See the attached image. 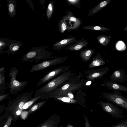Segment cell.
Segmentation results:
<instances>
[{
  "instance_id": "cell-1",
  "label": "cell",
  "mask_w": 127,
  "mask_h": 127,
  "mask_svg": "<svg viewBox=\"0 0 127 127\" xmlns=\"http://www.w3.org/2000/svg\"><path fill=\"white\" fill-rule=\"evenodd\" d=\"M71 70H68L52 80L41 88L36 90L34 97L43 95L41 98H49L50 95L58 88L73 79Z\"/></svg>"
},
{
  "instance_id": "cell-2",
  "label": "cell",
  "mask_w": 127,
  "mask_h": 127,
  "mask_svg": "<svg viewBox=\"0 0 127 127\" xmlns=\"http://www.w3.org/2000/svg\"><path fill=\"white\" fill-rule=\"evenodd\" d=\"M47 48L44 46L33 47L23 56L21 60L23 62L28 61L37 63L43 60L54 58V56H52V53L46 50Z\"/></svg>"
},
{
  "instance_id": "cell-3",
  "label": "cell",
  "mask_w": 127,
  "mask_h": 127,
  "mask_svg": "<svg viewBox=\"0 0 127 127\" xmlns=\"http://www.w3.org/2000/svg\"><path fill=\"white\" fill-rule=\"evenodd\" d=\"M76 79L66 84L56 90L50 95L49 97L56 96H66L70 97L73 95L72 93L84 86L85 81L83 80L80 82H75Z\"/></svg>"
},
{
  "instance_id": "cell-4",
  "label": "cell",
  "mask_w": 127,
  "mask_h": 127,
  "mask_svg": "<svg viewBox=\"0 0 127 127\" xmlns=\"http://www.w3.org/2000/svg\"><path fill=\"white\" fill-rule=\"evenodd\" d=\"M18 72V70L16 67H12L9 74L10 80V92L14 94L22 91L25 88L28 83L27 81L21 82L16 80V76Z\"/></svg>"
},
{
  "instance_id": "cell-5",
  "label": "cell",
  "mask_w": 127,
  "mask_h": 127,
  "mask_svg": "<svg viewBox=\"0 0 127 127\" xmlns=\"http://www.w3.org/2000/svg\"><path fill=\"white\" fill-rule=\"evenodd\" d=\"M101 95L106 101L127 110V99L119 92H115L112 93L104 92L101 93Z\"/></svg>"
},
{
  "instance_id": "cell-6",
  "label": "cell",
  "mask_w": 127,
  "mask_h": 127,
  "mask_svg": "<svg viewBox=\"0 0 127 127\" xmlns=\"http://www.w3.org/2000/svg\"><path fill=\"white\" fill-rule=\"evenodd\" d=\"M67 58L66 57H55L50 60L43 61L33 65L30 71L31 73L41 70L52 66L58 64L64 63Z\"/></svg>"
},
{
  "instance_id": "cell-7",
  "label": "cell",
  "mask_w": 127,
  "mask_h": 127,
  "mask_svg": "<svg viewBox=\"0 0 127 127\" xmlns=\"http://www.w3.org/2000/svg\"><path fill=\"white\" fill-rule=\"evenodd\" d=\"M64 21L68 32L77 29L82 23V21L75 16L69 10L67 11L65 15L62 18Z\"/></svg>"
},
{
  "instance_id": "cell-8",
  "label": "cell",
  "mask_w": 127,
  "mask_h": 127,
  "mask_svg": "<svg viewBox=\"0 0 127 127\" xmlns=\"http://www.w3.org/2000/svg\"><path fill=\"white\" fill-rule=\"evenodd\" d=\"M97 103L100 105L103 110L113 117L122 118L123 113V110L112 103L106 101V102L100 101Z\"/></svg>"
},
{
  "instance_id": "cell-9",
  "label": "cell",
  "mask_w": 127,
  "mask_h": 127,
  "mask_svg": "<svg viewBox=\"0 0 127 127\" xmlns=\"http://www.w3.org/2000/svg\"><path fill=\"white\" fill-rule=\"evenodd\" d=\"M69 68V66L65 65L60 66L52 70L40 79L37 86L42 85L53 78L57 77L63 72L68 71Z\"/></svg>"
},
{
  "instance_id": "cell-10",
  "label": "cell",
  "mask_w": 127,
  "mask_h": 127,
  "mask_svg": "<svg viewBox=\"0 0 127 127\" xmlns=\"http://www.w3.org/2000/svg\"><path fill=\"white\" fill-rule=\"evenodd\" d=\"M109 71L108 68L105 67L93 70H88L84 72L86 77L88 80L93 81L101 78Z\"/></svg>"
},
{
  "instance_id": "cell-11",
  "label": "cell",
  "mask_w": 127,
  "mask_h": 127,
  "mask_svg": "<svg viewBox=\"0 0 127 127\" xmlns=\"http://www.w3.org/2000/svg\"><path fill=\"white\" fill-rule=\"evenodd\" d=\"M107 88L115 92L122 91L127 92V88L126 86L111 80H107L102 84Z\"/></svg>"
},
{
  "instance_id": "cell-12",
  "label": "cell",
  "mask_w": 127,
  "mask_h": 127,
  "mask_svg": "<svg viewBox=\"0 0 127 127\" xmlns=\"http://www.w3.org/2000/svg\"><path fill=\"white\" fill-rule=\"evenodd\" d=\"M110 78L111 80L122 83L127 81V75L125 70L119 69L114 71Z\"/></svg>"
},
{
  "instance_id": "cell-13",
  "label": "cell",
  "mask_w": 127,
  "mask_h": 127,
  "mask_svg": "<svg viewBox=\"0 0 127 127\" xmlns=\"http://www.w3.org/2000/svg\"><path fill=\"white\" fill-rule=\"evenodd\" d=\"M78 41L77 40L75 37L65 38L55 43L53 45V48L54 50L58 51L68 45L77 42Z\"/></svg>"
},
{
  "instance_id": "cell-14",
  "label": "cell",
  "mask_w": 127,
  "mask_h": 127,
  "mask_svg": "<svg viewBox=\"0 0 127 127\" xmlns=\"http://www.w3.org/2000/svg\"><path fill=\"white\" fill-rule=\"evenodd\" d=\"M88 43V42L86 39L79 41L76 43L68 45L64 49L68 50L69 51L79 50L86 47Z\"/></svg>"
},
{
  "instance_id": "cell-15",
  "label": "cell",
  "mask_w": 127,
  "mask_h": 127,
  "mask_svg": "<svg viewBox=\"0 0 127 127\" xmlns=\"http://www.w3.org/2000/svg\"><path fill=\"white\" fill-rule=\"evenodd\" d=\"M24 44L20 41L14 40L13 42L10 43L9 48L5 52L9 55L10 54H16V52L18 51L21 47Z\"/></svg>"
},
{
  "instance_id": "cell-16",
  "label": "cell",
  "mask_w": 127,
  "mask_h": 127,
  "mask_svg": "<svg viewBox=\"0 0 127 127\" xmlns=\"http://www.w3.org/2000/svg\"><path fill=\"white\" fill-rule=\"evenodd\" d=\"M101 55L100 53L97 52L96 56L93 59L88 67L92 68L104 64H105V62Z\"/></svg>"
},
{
  "instance_id": "cell-17",
  "label": "cell",
  "mask_w": 127,
  "mask_h": 127,
  "mask_svg": "<svg viewBox=\"0 0 127 127\" xmlns=\"http://www.w3.org/2000/svg\"><path fill=\"white\" fill-rule=\"evenodd\" d=\"M111 0H106L101 1L98 4L89 10L88 16H91L98 12L108 5Z\"/></svg>"
},
{
  "instance_id": "cell-18",
  "label": "cell",
  "mask_w": 127,
  "mask_h": 127,
  "mask_svg": "<svg viewBox=\"0 0 127 127\" xmlns=\"http://www.w3.org/2000/svg\"><path fill=\"white\" fill-rule=\"evenodd\" d=\"M93 49H88L81 51L79 53L82 61L85 62L89 61L95 52Z\"/></svg>"
},
{
  "instance_id": "cell-19",
  "label": "cell",
  "mask_w": 127,
  "mask_h": 127,
  "mask_svg": "<svg viewBox=\"0 0 127 127\" xmlns=\"http://www.w3.org/2000/svg\"><path fill=\"white\" fill-rule=\"evenodd\" d=\"M7 5L8 14L13 18L16 13V1L15 0H7Z\"/></svg>"
},
{
  "instance_id": "cell-20",
  "label": "cell",
  "mask_w": 127,
  "mask_h": 127,
  "mask_svg": "<svg viewBox=\"0 0 127 127\" xmlns=\"http://www.w3.org/2000/svg\"><path fill=\"white\" fill-rule=\"evenodd\" d=\"M14 41V40H11L6 38H0V54L5 52L3 50L6 47L9 46L10 43Z\"/></svg>"
},
{
  "instance_id": "cell-21",
  "label": "cell",
  "mask_w": 127,
  "mask_h": 127,
  "mask_svg": "<svg viewBox=\"0 0 127 127\" xmlns=\"http://www.w3.org/2000/svg\"><path fill=\"white\" fill-rule=\"evenodd\" d=\"M111 37L110 36L101 35L98 36L96 38L99 43L103 46H106L108 45Z\"/></svg>"
},
{
  "instance_id": "cell-22",
  "label": "cell",
  "mask_w": 127,
  "mask_h": 127,
  "mask_svg": "<svg viewBox=\"0 0 127 127\" xmlns=\"http://www.w3.org/2000/svg\"><path fill=\"white\" fill-rule=\"evenodd\" d=\"M54 97L63 102L68 103H74L78 101L76 100L73 98H71L66 96H56Z\"/></svg>"
},
{
  "instance_id": "cell-23",
  "label": "cell",
  "mask_w": 127,
  "mask_h": 127,
  "mask_svg": "<svg viewBox=\"0 0 127 127\" xmlns=\"http://www.w3.org/2000/svg\"><path fill=\"white\" fill-rule=\"evenodd\" d=\"M54 8V1H50L48 5L46 10V16L48 20H50L52 15Z\"/></svg>"
},
{
  "instance_id": "cell-24",
  "label": "cell",
  "mask_w": 127,
  "mask_h": 127,
  "mask_svg": "<svg viewBox=\"0 0 127 127\" xmlns=\"http://www.w3.org/2000/svg\"><path fill=\"white\" fill-rule=\"evenodd\" d=\"M82 29L87 30H92L99 31H109L110 30L109 28L98 26H85L82 27Z\"/></svg>"
},
{
  "instance_id": "cell-25",
  "label": "cell",
  "mask_w": 127,
  "mask_h": 127,
  "mask_svg": "<svg viewBox=\"0 0 127 127\" xmlns=\"http://www.w3.org/2000/svg\"><path fill=\"white\" fill-rule=\"evenodd\" d=\"M58 28V31L61 33H64L66 30H67L66 25L62 18L59 21Z\"/></svg>"
},
{
  "instance_id": "cell-26",
  "label": "cell",
  "mask_w": 127,
  "mask_h": 127,
  "mask_svg": "<svg viewBox=\"0 0 127 127\" xmlns=\"http://www.w3.org/2000/svg\"><path fill=\"white\" fill-rule=\"evenodd\" d=\"M66 1L68 4L74 5L76 7L80 2V0H66Z\"/></svg>"
},
{
  "instance_id": "cell-27",
  "label": "cell",
  "mask_w": 127,
  "mask_h": 127,
  "mask_svg": "<svg viewBox=\"0 0 127 127\" xmlns=\"http://www.w3.org/2000/svg\"><path fill=\"white\" fill-rule=\"evenodd\" d=\"M111 127H127V120L123 121L118 124L113 125Z\"/></svg>"
},
{
  "instance_id": "cell-28",
  "label": "cell",
  "mask_w": 127,
  "mask_h": 127,
  "mask_svg": "<svg viewBox=\"0 0 127 127\" xmlns=\"http://www.w3.org/2000/svg\"><path fill=\"white\" fill-rule=\"evenodd\" d=\"M4 69V68H1L0 69V88L1 87L2 84H3L4 82V77L1 73L2 70Z\"/></svg>"
},
{
  "instance_id": "cell-29",
  "label": "cell",
  "mask_w": 127,
  "mask_h": 127,
  "mask_svg": "<svg viewBox=\"0 0 127 127\" xmlns=\"http://www.w3.org/2000/svg\"><path fill=\"white\" fill-rule=\"evenodd\" d=\"M12 119L11 116H10L3 127H9L11 124V121Z\"/></svg>"
},
{
  "instance_id": "cell-30",
  "label": "cell",
  "mask_w": 127,
  "mask_h": 127,
  "mask_svg": "<svg viewBox=\"0 0 127 127\" xmlns=\"http://www.w3.org/2000/svg\"><path fill=\"white\" fill-rule=\"evenodd\" d=\"M9 95V94H6L0 96V102L7 98Z\"/></svg>"
},
{
  "instance_id": "cell-31",
  "label": "cell",
  "mask_w": 127,
  "mask_h": 127,
  "mask_svg": "<svg viewBox=\"0 0 127 127\" xmlns=\"http://www.w3.org/2000/svg\"><path fill=\"white\" fill-rule=\"evenodd\" d=\"M28 114V112L27 111H24L22 113L21 117L23 119H25Z\"/></svg>"
},
{
  "instance_id": "cell-32",
  "label": "cell",
  "mask_w": 127,
  "mask_h": 127,
  "mask_svg": "<svg viewBox=\"0 0 127 127\" xmlns=\"http://www.w3.org/2000/svg\"><path fill=\"white\" fill-rule=\"evenodd\" d=\"M84 116L85 118V120H86V123H85V126L86 127H91L90 124L89 123V122H88V120L87 119V117L86 116H85L84 114Z\"/></svg>"
},
{
  "instance_id": "cell-33",
  "label": "cell",
  "mask_w": 127,
  "mask_h": 127,
  "mask_svg": "<svg viewBox=\"0 0 127 127\" xmlns=\"http://www.w3.org/2000/svg\"><path fill=\"white\" fill-rule=\"evenodd\" d=\"M21 111L20 110H17L15 112V114L16 115H20L21 113Z\"/></svg>"
},
{
  "instance_id": "cell-34",
  "label": "cell",
  "mask_w": 127,
  "mask_h": 127,
  "mask_svg": "<svg viewBox=\"0 0 127 127\" xmlns=\"http://www.w3.org/2000/svg\"><path fill=\"white\" fill-rule=\"evenodd\" d=\"M67 127H74L73 126H72L68 125L67 126Z\"/></svg>"
},
{
  "instance_id": "cell-35",
  "label": "cell",
  "mask_w": 127,
  "mask_h": 127,
  "mask_svg": "<svg viewBox=\"0 0 127 127\" xmlns=\"http://www.w3.org/2000/svg\"><path fill=\"white\" fill-rule=\"evenodd\" d=\"M42 127H47L46 126H42Z\"/></svg>"
},
{
  "instance_id": "cell-36",
  "label": "cell",
  "mask_w": 127,
  "mask_h": 127,
  "mask_svg": "<svg viewBox=\"0 0 127 127\" xmlns=\"http://www.w3.org/2000/svg\"><path fill=\"white\" fill-rule=\"evenodd\" d=\"M0 125H1V124H0Z\"/></svg>"
}]
</instances>
